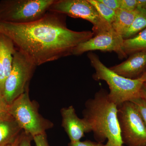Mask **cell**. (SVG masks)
<instances>
[{
  "label": "cell",
  "instance_id": "e0dca14e",
  "mask_svg": "<svg viewBox=\"0 0 146 146\" xmlns=\"http://www.w3.org/2000/svg\"><path fill=\"white\" fill-rule=\"evenodd\" d=\"M88 1L94 6L102 18L111 25L116 18V11L108 7L100 1V0H88Z\"/></svg>",
  "mask_w": 146,
  "mask_h": 146
},
{
  "label": "cell",
  "instance_id": "9a60e30c",
  "mask_svg": "<svg viewBox=\"0 0 146 146\" xmlns=\"http://www.w3.org/2000/svg\"><path fill=\"white\" fill-rule=\"evenodd\" d=\"M123 50L126 55L146 51V28L133 37L124 39Z\"/></svg>",
  "mask_w": 146,
  "mask_h": 146
},
{
  "label": "cell",
  "instance_id": "f1b7e54d",
  "mask_svg": "<svg viewBox=\"0 0 146 146\" xmlns=\"http://www.w3.org/2000/svg\"><path fill=\"white\" fill-rule=\"evenodd\" d=\"M104 146H116L114 145L113 143L112 142H110L109 141H108L107 143L105 145H104Z\"/></svg>",
  "mask_w": 146,
  "mask_h": 146
},
{
  "label": "cell",
  "instance_id": "ac0fdd59",
  "mask_svg": "<svg viewBox=\"0 0 146 146\" xmlns=\"http://www.w3.org/2000/svg\"><path fill=\"white\" fill-rule=\"evenodd\" d=\"M131 102L136 105L146 126V102L140 98L132 100Z\"/></svg>",
  "mask_w": 146,
  "mask_h": 146
},
{
  "label": "cell",
  "instance_id": "cb8c5ba5",
  "mask_svg": "<svg viewBox=\"0 0 146 146\" xmlns=\"http://www.w3.org/2000/svg\"><path fill=\"white\" fill-rule=\"evenodd\" d=\"M36 146H50L46 133L35 136L33 138Z\"/></svg>",
  "mask_w": 146,
  "mask_h": 146
},
{
  "label": "cell",
  "instance_id": "d6986e66",
  "mask_svg": "<svg viewBox=\"0 0 146 146\" xmlns=\"http://www.w3.org/2000/svg\"><path fill=\"white\" fill-rule=\"evenodd\" d=\"M138 8L137 0H120V9L133 11Z\"/></svg>",
  "mask_w": 146,
  "mask_h": 146
},
{
  "label": "cell",
  "instance_id": "f546056e",
  "mask_svg": "<svg viewBox=\"0 0 146 146\" xmlns=\"http://www.w3.org/2000/svg\"><path fill=\"white\" fill-rule=\"evenodd\" d=\"M143 146H146V145H144Z\"/></svg>",
  "mask_w": 146,
  "mask_h": 146
},
{
  "label": "cell",
  "instance_id": "ffe728a7",
  "mask_svg": "<svg viewBox=\"0 0 146 146\" xmlns=\"http://www.w3.org/2000/svg\"><path fill=\"white\" fill-rule=\"evenodd\" d=\"M10 115L9 105L7 103L1 95L0 94V119Z\"/></svg>",
  "mask_w": 146,
  "mask_h": 146
},
{
  "label": "cell",
  "instance_id": "4316f807",
  "mask_svg": "<svg viewBox=\"0 0 146 146\" xmlns=\"http://www.w3.org/2000/svg\"><path fill=\"white\" fill-rule=\"evenodd\" d=\"M140 80L141 81H143V82H146V71L145 73H144L141 76V77L140 78Z\"/></svg>",
  "mask_w": 146,
  "mask_h": 146
},
{
  "label": "cell",
  "instance_id": "277c9868",
  "mask_svg": "<svg viewBox=\"0 0 146 146\" xmlns=\"http://www.w3.org/2000/svg\"><path fill=\"white\" fill-rule=\"evenodd\" d=\"M9 113L21 129L33 138L45 134L53 125L39 114L36 104L30 99L29 88L9 105Z\"/></svg>",
  "mask_w": 146,
  "mask_h": 146
},
{
  "label": "cell",
  "instance_id": "d4e9b609",
  "mask_svg": "<svg viewBox=\"0 0 146 146\" xmlns=\"http://www.w3.org/2000/svg\"><path fill=\"white\" fill-rule=\"evenodd\" d=\"M140 98L146 102V82H143L140 91Z\"/></svg>",
  "mask_w": 146,
  "mask_h": 146
},
{
  "label": "cell",
  "instance_id": "603a6c76",
  "mask_svg": "<svg viewBox=\"0 0 146 146\" xmlns=\"http://www.w3.org/2000/svg\"><path fill=\"white\" fill-rule=\"evenodd\" d=\"M106 6L115 11L120 9V0H100Z\"/></svg>",
  "mask_w": 146,
  "mask_h": 146
},
{
  "label": "cell",
  "instance_id": "5b68a950",
  "mask_svg": "<svg viewBox=\"0 0 146 146\" xmlns=\"http://www.w3.org/2000/svg\"><path fill=\"white\" fill-rule=\"evenodd\" d=\"M55 0H2L0 22L29 23L42 18Z\"/></svg>",
  "mask_w": 146,
  "mask_h": 146
},
{
  "label": "cell",
  "instance_id": "52a82bcc",
  "mask_svg": "<svg viewBox=\"0 0 146 146\" xmlns=\"http://www.w3.org/2000/svg\"><path fill=\"white\" fill-rule=\"evenodd\" d=\"M118 122L123 143L128 146L146 145V126L138 108L128 101L117 107Z\"/></svg>",
  "mask_w": 146,
  "mask_h": 146
},
{
  "label": "cell",
  "instance_id": "30bf717a",
  "mask_svg": "<svg viewBox=\"0 0 146 146\" xmlns=\"http://www.w3.org/2000/svg\"><path fill=\"white\" fill-rule=\"evenodd\" d=\"M62 126L69 136L71 143L80 141L84 133L91 132L89 124L83 118L78 117L72 106L61 110Z\"/></svg>",
  "mask_w": 146,
  "mask_h": 146
},
{
  "label": "cell",
  "instance_id": "484cf974",
  "mask_svg": "<svg viewBox=\"0 0 146 146\" xmlns=\"http://www.w3.org/2000/svg\"><path fill=\"white\" fill-rule=\"evenodd\" d=\"M137 2L138 7L146 9V0H137Z\"/></svg>",
  "mask_w": 146,
  "mask_h": 146
},
{
  "label": "cell",
  "instance_id": "8fae6325",
  "mask_svg": "<svg viewBox=\"0 0 146 146\" xmlns=\"http://www.w3.org/2000/svg\"><path fill=\"white\" fill-rule=\"evenodd\" d=\"M109 68L125 78H140L146 71V51L133 53L125 61Z\"/></svg>",
  "mask_w": 146,
  "mask_h": 146
},
{
  "label": "cell",
  "instance_id": "2e32d148",
  "mask_svg": "<svg viewBox=\"0 0 146 146\" xmlns=\"http://www.w3.org/2000/svg\"><path fill=\"white\" fill-rule=\"evenodd\" d=\"M146 28V9L138 7L131 25L123 36L124 39L133 37Z\"/></svg>",
  "mask_w": 146,
  "mask_h": 146
},
{
  "label": "cell",
  "instance_id": "ba28073f",
  "mask_svg": "<svg viewBox=\"0 0 146 146\" xmlns=\"http://www.w3.org/2000/svg\"><path fill=\"white\" fill-rule=\"evenodd\" d=\"M49 11L89 21L93 25L94 36L113 30L88 0H55Z\"/></svg>",
  "mask_w": 146,
  "mask_h": 146
},
{
  "label": "cell",
  "instance_id": "8992f818",
  "mask_svg": "<svg viewBox=\"0 0 146 146\" xmlns=\"http://www.w3.org/2000/svg\"><path fill=\"white\" fill-rule=\"evenodd\" d=\"M36 67L27 56L16 50L13 55L11 71L6 80L2 95L9 105L29 88V82Z\"/></svg>",
  "mask_w": 146,
  "mask_h": 146
},
{
  "label": "cell",
  "instance_id": "5bb4252c",
  "mask_svg": "<svg viewBox=\"0 0 146 146\" xmlns=\"http://www.w3.org/2000/svg\"><path fill=\"white\" fill-rule=\"evenodd\" d=\"M137 9L133 11H129L119 9L116 11V18L111 25L115 32L123 37L133 22Z\"/></svg>",
  "mask_w": 146,
  "mask_h": 146
},
{
  "label": "cell",
  "instance_id": "7c38bea8",
  "mask_svg": "<svg viewBox=\"0 0 146 146\" xmlns=\"http://www.w3.org/2000/svg\"><path fill=\"white\" fill-rule=\"evenodd\" d=\"M23 130L11 115L0 119V146L13 143Z\"/></svg>",
  "mask_w": 146,
  "mask_h": 146
},
{
  "label": "cell",
  "instance_id": "3957f363",
  "mask_svg": "<svg viewBox=\"0 0 146 146\" xmlns=\"http://www.w3.org/2000/svg\"><path fill=\"white\" fill-rule=\"evenodd\" d=\"M91 66L95 70L94 79L105 81L109 87L110 99L117 107L123 103L140 98L143 82L140 79H130L119 75L104 65L97 54L87 55Z\"/></svg>",
  "mask_w": 146,
  "mask_h": 146
},
{
  "label": "cell",
  "instance_id": "83f0119b",
  "mask_svg": "<svg viewBox=\"0 0 146 146\" xmlns=\"http://www.w3.org/2000/svg\"><path fill=\"white\" fill-rule=\"evenodd\" d=\"M20 136H21V135H20ZM20 136L19 137H18V139H17V140L14 142V143H13L11 144V145L7 146H17V145H18V142H19V138H20Z\"/></svg>",
  "mask_w": 146,
  "mask_h": 146
},
{
  "label": "cell",
  "instance_id": "9c48e42d",
  "mask_svg": "<svg viewBox=\"0 0 146 146\" xmlns=\"http://www.w3.org/2000/svg\"><path fill=\"white\" fill-rule=\"evenodd\" d=\"M123 41L122 36L114 30L103 32L80 44L74 50L73 55H79L87 52L100 50L114 52L120 58H125L127 55L123 50Z\"/></svg>",
  "mask_w": 146,
  "mask_h": 146
},
{
  "label": "cell",
  "instance_id": "7a4b0ae2",
  "mask_svg": "<svg viewBox=\"0 0 146 146\" xmlns=\"http://www.w3.org/2000/svg\"><path fill=\"white\" fill-rule=\"evenodd\" d=\"M117 106L101 89L86 101L83 119L89 124L95 139L99 143L106 139L116 146H123L117 117Z\"/></svg>",
  "mask_w": 146,
  "mask_h": 146
},
{
  "label": "cell",
  "instance_id": "44dd1931",
  "mask_svg": "<svg viewBox=\"0 0 146 146\" xmlns=\"http://www.w3.org/2000/svg\"><path fill=\"white\" fill-rule=\"evenodd\" d=\"M33 138L23 131L21 133L17 146H31V141Z\"/></svg>",
  "mask_w": 146,
  "mask_h": 146
},
{
  "label": "cell",
  "instance_id": "7402d4cb",
  "mask_svg": "<svg viewBox=\"0 0 146 146\" xmlns=\"http://www.w3.org/2000/svg\"><path fill=\"white\" fill-rule=\"evenodd\" d=\"M69 146H104L102 143L94 142L91 141H79L69 144Z\"/></svg>",
  "mask_w": 146,
  "mask_h": 146
},
{
  "label": "cell",
  "instance_id": "6da1fadb",
  "mask_svg": "<svg viewBox=\"0 0 146 146\" xmlns=\"http://www.w3.org/2000/svg\"><path fill=\"white\" fill-rule=\"evenodd\" d=\"M66 16L49 11L42 18L29 23L0 22V33L10 38L17 50L39 66L72 55L76 47L94 36L90 31L68 29Z\"/></svg>",
  "mask_w": 146,
  "mask_h": 146
},
{
  "label": "cell",
  "instance_id": "4fadbf2b",
  "mask_svg": "<svg viewBox=\"0 0 146 146\" xmlns=\"http://www.w3.org/2000/svg\"><path fill=\"white\" fill-rule=\"evenodd\" d=\"M16 50L12 40L0 33V61L5 70L7 77L11 71L13 55Z\"/></svg>",
  "mask_w": 146,
  "mask_h": 146
}]
</instances>
